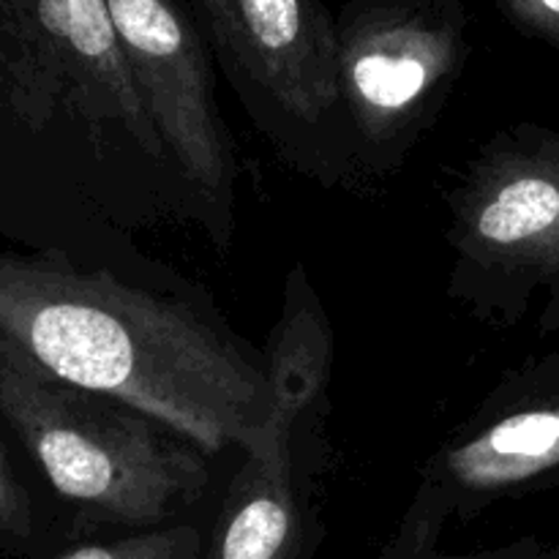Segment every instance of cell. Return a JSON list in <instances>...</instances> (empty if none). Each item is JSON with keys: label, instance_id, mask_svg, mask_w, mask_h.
Wrapping results in <instances>:
<instances>
[{"label": "cell", "instance_id": "obj_12", "mask_svg": "<svg viewBox=\"0 0 559 559\" xmlns=\"http://www.w3.org/2000/svg\"><path fill=\"white\" fill-rule=\"evenodd\" d=\"M205 535L194 524H164L112 540H87L49 559H202Z\"/></svg>", "mask_w": 559, "mask_h": 559}, {"label": "cell", "instance_id": "obj_8", "mask_svg": "<svg viewBox=\"0 0 559 559\" xmlns=\"http://www.w3.org/2000/svg\"><path fill=\"white\" fill-rule=\"evenodd\" d=\"M233 74L320 123L342 104L336 16L320 0H233Z\"/></svg>", "mask_w": 559, "mask_h": 559}, {"label": "cell", "instance_id": "obj_5", "mask_svg": "<svg viewBox=\"0 0 559 559\" xmlns=\"http://www.w3.org/2000/svg\"><path fill=\"white\" fill-rule=\"evenodd\" d=\"M0 82L33 118L71 107L118 120L140 151L164 158L104 0H0Z\"/></svg>", "mask_w": 559, "mask_h": 559}, {"label": "cell", "instance_id": "obj_11", "mask_svg": "<svg viewBox=\"0 0 559 559\" xmlns=\"http://www.w3.org/2000/svg\"><path fill=\"white\" fill-rule=\"evenodd\" d=\"M448 519H451V513H448L445 502L431 489L418 486L396 535H393V540H388V546L377 559H559V544H549V540L533 538V535L497 546V549L442 555V551H437V540H440Z\"/></svg>", "mask_w": 559, "mask_h": 559}, {"label": "cell", "instance_id": "obj_4", "mask_svg": "<svg viewBox=\"0 0 559 559\" xmlns=\"http://www.w3.org/2000/svg\"><path fill=\"white\" fill-rule=\"evenodd\" d=\"M342 104L369 145H407L469 58L462 0H347L336 16Z\"/></svg>", "mask_w": 559, "mask_h": 559}, {"label": "cell", "instance_id": "obj_14", "mask_svg": "<svg viewBox=\"0 0 559 559\" xmlns=\"http://www.w3.org/2000/svg\"><path fill=\"white\" fill-rule=\"evenodd\" d=\"M522 36L559 52V0H491Z\"/></svg>", "mask_w": 559, "mask_h": 559}, {"label": "cell", "instance_id": "obj_7", "mask_svg": "<svg viewBox=\"0 0 559 559\" xmlns=\"http://www.w3.org/2000/svg\"><path fill=\"white\" fill-rule=\"evenodd\" d=\"M420 486L451 519L559 486V353L513 371L429 459Z\"/></svg>", "mask_w": 559, "mask_h": 559}, {"label": "cell", "instance_id": "obj_9", "mask_svg": "<svg viewBox=\"0 0 559 559\" xmlns=\"http://www.w3.org/2000/svg\"><path fill=\"white\" fill-rule=\"evenodd\" d=\"M243 456L202 559H311L317 524L295 478L293 445Z\"/></svg>", "mask_w": 559, "mask_h": 559}, {"label": "cell", "instance_id": "obj_1", "mask_svg": "<svg viewBox=\"0 0 559 559\" xmlns=\"http://www.w3.org/2000/svg\"><path fill=\"white\" fill-rule=\"evenodd\" d=\"M0 360L115 396L205 453L260 445L265 366L194 309L55 254L0 251Z\"/></svg>", "mask_w": 559, "mask_h": 559}, {"label": "cell", "instance_id": "obj_2", "mask_svg": "<svg viewBox=\"0 0 559 559\" xmlns=\"http://www.w3.org/2000/svg\"><path fill=\"white\" fill-rule=\"evenodd\" d=\"M0 418L87 524L164 527L207 486L205 451L158 418L3 360Z\"/></svg>", "mask_w": 559, "mask_h": 559}, {"label": "cell", "instance_id": "obj_3", "mask_svg": "<svg viewBox=\"0 0 559 559\" xmlns=\"http://www.w3.org/2000/svg\"><path fill=\"white\" fill-rule=\"evenodd\" d=\"M451 295L511 328L544 295L540 333L559 328V129L508 126L448 194Z\"/></svg>", "mask_w": 559, "mask_h": 559}, {"label": "cell", "instance_id": "obj_10", "mask_svg": "<svg viewBox=\"0 0 559 559\" xmlns=\"http://www.w3.org/2000/svg\"><path fill=\"white\" fill-rule=\"evenodd\" d=\"M265 380L271 391V420L254 451L293 445L295 431L317 413L333 369V331L306 267L293 265L284 282L282 314L267 338Z\"/></svg>", "mask_w": 559, "mask_h": 559}, {"label": "cell", "instance_id": "obj_15", "mask_svg": "<svg viewBox=\"0 0 559 559\" xmlns=\"http://www.w3.org/2000/svg\"><path fill=\"white\" fill-rule=\"evenodd\" d=\"M207 41L233 71V0H186Z\"/></svg>", "mask_w": 559, "mask_h": 559}, {"label": "cell", "instance_id": "obj_13", "mask_svg": "<svg viewBox=\"0 0 559 559\" xmlns=\"http://www.w3.org/2000/svg\"><path fill=\"white\" fill-rule=\"evenodd\" d=\"M38 544V524L31 495L11 467L0 437V549L9 555H31Z\"/></svg>", "mask_w": 559, "mask_h": 559}, {"label": "cell", "instance_id": "obj_6", "mask_svg": "<svg viewBox=\"0 0 559 559\" xmlns=\"http://www.w3.org/2000/svg\"><path fill=\"white\" fill-rule=\"evenodd\" d=\"M164 151L211 200L233 197V158L207 38L186 0H104Z\"/></svg>", "mask_w": 559, "mask_h": 559}]
</instances>
